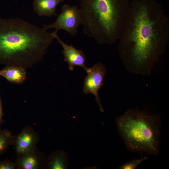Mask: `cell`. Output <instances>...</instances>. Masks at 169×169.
<instances>
[{"instance_id":"6da1fadb","label":"cell","mask_w":169,"mask_h":169,"mask_svg":"<svg viewBox=\"0 0 169 169\" xmlns=\"http://www.w3.org/2000/svg\"><path fill=\"white\" fill-rule=\"evenodd\" d=\"M125 68L147 76L165 52L169 42V20L155 0H132L118 41Z\"/></svg>"},{"instance_id":"7a4b0ae2","label":"cell","mask_w":169,"mask_h":169,"mask_svg":"<svg viewBox=\"0 0 169 169\" xmlns=\"http://www.w3.org/2000/svg\"><path fill=\"white\" fill-rule=\"evenodd\" d=\"M54 38L51 33L18 18H0V64L25 69L42 60Z\"/></svg>"},{"instance_id":"3957f363","label":"cell","mask_w":169,"mask_h":169,"mask_svg":"<svg viewBox=\"0 0 169 169\" xmlns=\"http://www.w3.org/2000/svg\"><path fill=\"white\" fill-rule=\"evenodd\" d=\"M130 0H80L84 33L98 43L118 41L129 11Z\"/></svg>"},{"instance_id":"277c9868","label":"cell","mask_w":169,"mask_h":169,"mask_svg":"<svg viewBox=\"0 0 169 169\" xmlns=\"http://www.w3.org/2000/svg\"><path fill=\"white\" fill-rule=\"evenodd\" d=\"M115 123L128 151L154 155L159 153L161 125L159 115L128 109L116 119Z\"/></svg>"},{"instance_id":"5b68a950","label":"cell","mask_w":169,"mask_h":169,"mask_svg":"<svg viewBox=\"0 0 169 169\" xmlns=\"http://www.w3.org/2000/svg\"><path fill=\"white\" fill-rule=\"evenodd\" d=\"M81 25L82 20L78 7L64 4L62 7L61 13L57 16L55 22L49 25H44L43 28L46 30L54 28L56 32L59 30H63L75 36L78 33V27Z\"/></svg>"},{"instance_id":"8992f818","label":"cell","mask_w":169,"mask_h":169,"mask_svg":"<svg viewBox=\"0 0 169 169\" xmlns=\"http://www.w3.org/2000/svg\"><path fill=\"white\" fill-rule=\"evenodd\" d=\"M86 72L87 75L84 79L83 92L85 95L92 94L95 96L100 110L103 112L104 110L100 103L98 91L103 85L106 73V68L99 62L89 68Z\"/></svg>"},{"instance_id":"52a82bcc","label":"cell","mask_w":169,"mask_h":169,"mask_svg":"<svg viewBox=\"0 0 169 169\" xmlns=\"http://www.w3.org/2000/svg\"><path fill=\"white\" fill-rule=\"evenodd\" d=\"M39 140V134L31 127L27 126L14 135L12 146L18 156L36 146Z\"/></svg>"},{"instance_id":"ba28073f","label":"cell","mask_w":169,"mask_h":169,"mask_svg":"<svg viewBox=\"0 0 169 169\" xmlns=\"http://www.w3.org/2000/svg\"><path fill=\"white\" fill-rule=\"evenodd\" d=\"M46 158L36 146L17 156L15 163L18 169H41L45 168Z\"/></svg>"},{"instance_id":"9c48e42d","label":"cell","mask_w":169,"mask_h":169,"mask_svg":"<svg viewBox=\"0 0 169 169\" xmlns=\"http://www.w3.org/2000/svg\"><path fill=\"white\" fill-rule=\"evenodd\" d=\"M51 33L63 47L62 52L64 57V60L68 63L69 69L73 71L74 67L77 66L82 68L86 72L88 71L89 68L85 65L86 57L83 51L77 49L72 45H69L65 43L59 37L57 32L54 31Z\"/></svg>"},{"instance_id":"30bf717a","label":"cell","mask_w":169,"mask_h":169,"mask_svg":"<svg viewBox=\"0 0 169 169\" xmlns=\"http://www.w3.org/2000/svg\"><path fill=\"white\" fill-rule=\"evenodd\" d=\"M0 76L10 82L18 84L23 83L27 78L26 69L15 65H6L0 70Z\"/></svg>"},{"instance_id":"8fae6325","label":"cell","mask_w":169,"mask_h":169,"mask_svg":"<svg viewBox=\"0 0 169 169\" xmlns=\"http://www.w3.org/2000/svg\"><path fill=\"white\" fill-rule=\"evenodd\" d=\"M64 0H33V5L36 13L39 16L50 17L55 13L57 7Z\"/></svg>"},{"instance_id":"7c38bea8","label":"cell","mask_w":169,"mask_h":169,"mask_svg":"<svg viewBox=\"0 0 169 169\" xmlns=\"http://www.w3.org/2000/svg\"><path fill=\"white\" fill-rule=\"evenodd\" d=\"M68 166V155L62 150L56 151L46 159L45 168L48 169H66Z\"/></svg>"},{"instance_id":"4fadbf2b","label":"cell","mask_w":169,"mask_h":169,"mask_svg":"<svg viewBox=\"0 0 169 169\" xmlns=\"http://www.w3.org/2000/svg\"><path fill=\"white\" fill-rule=\"evenodd\" d=\"M14 136L8 129L1 130L0 132V155L12 146Z\"/></svg>"},{"instance_id":"5bb4252c","label":"cell","mask_w":169,"mask_h":169,"mask_svg":"<svg viewBox=\"0 0 169 169\" xmlns=\"http://www.w3.org/2000/svg\"><path fill=\"white\" fill-rule=\"evenodd\" d=\"M148 158L147 156L142 157L138 159H134L125 163L120 166V169H134L140 163L147 160Z\"/></svg>"},{"instance_id":"9a60e30c","label":"cell","mask_w":169,"mask_h":169,"mask_svg":"<svg viewBox=\"0 0 169 169\" xmlns=\"http://www.w3.org/2000/svg\"><path fill=\"white\" fill-rule=\"evenodd\" d=\"M17 168L15 163L9 160L0 162V169H15Z\"/></svg>"},{"instance_id":"2e32d148","label":"cell","mask_w":169,"mask_h":169,"mask_svg":"<svg viewBox=\"0 0 169 169\" xmlns=\"http://www.w3.org/2000/svg\"><path fill=\"white\" fill-rule=\"evenodd\" d=\"M3 111L2 101L0 95V125L4 122L3 117Z\"/></svg>"},{"instance_id":"e0dca14e","label":"cell","mask_w":169,"mask_h":169,"mask_svg":"<svg viewBox=\"0 0 169 169\" xmlns=\"http://www.w3.org/2000/svg\"><path fill=\"white\" fill-rule=\"evenodd\" d=\"M1 130H2V129H1V125H0V132L1 131Z\"/></svg>"}]
</instances>
